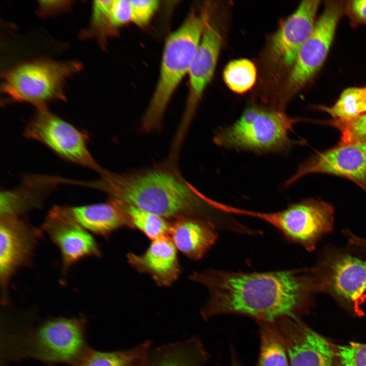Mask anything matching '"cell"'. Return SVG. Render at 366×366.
Segmentation results:
<instances>
[{"label":"cell","instance_id":"obj_1","mask_svg":"<svg viewBox=\"0 0 366 366\" xmlns=\"http://www.w3.org/2000/svg\"><path fill=\"white\" fill-rule=\"evenodd\" d=\"M190 279L209 291L200 312L205 320L222 314L270 323L298 319L312 295L320 292L314 266L264 272L208 269L194 272Z\"/></svg>","mask_w":366,"mask_h":366},{"label":"cell","instance_id":"obj_2","mask_svg":"<svg viewBox=\"0 0 366 366\" xmlns=\"http://www.w3.org/2000/svg\"><path fill=\"white\" fill-rule=\"evenodd\" d=\"M167 165L127 173L103 168L100 177L85 186L106 193L109 200L134 206L170 222L182 218L207 221L216 227L222 213L210 205L206 196L191 187L175 168Z\"/></svg>","mask_w":366,"mask_h":366},{"label":"cell","instance_id":"obj_3","mask_svg":"<svg viewBox=\"0 0 366 366\" xmlns=\"http://www.w3.org/2000/svg\"><path fill=\"white\" fill-rule=\"evenodd\" d=\"M207 17L191 13L167 38L155 92L144 113L141 127L146 132L157 130L169 101L189 69L200 44Z\"/></svg>","mask_w":366,"mask_h":366},{"label":"cell","instance_id":"obj_4","mask_svg":"<svg viewBox=\"0 0 366 366\" xmlns=\"http://www.w3.org/2000/svg\"><path fill=\"white\" fill-rule=\"evenodd\" d=\"M306 120L281 110L250 106L234 123L217 130L213 140L226 149L285 153L297 143L289 137L293 126Z\"/></svg>","mask_w":366,"mask_h":366},{"label":"cell","instance_id":"obj_5","mask_svg":"<svg viewBox=\"0 0 366 366\" xmlns=\"http://www.w3.org/2000/svg\"><path fill=\"white\" fill-rule=\"evenodd\" d=\"M82 67L77 61L37 59L18 64L2 76V92L12 100L31 104L37 109L65 100L66 80Z\"/></svg>","mask_w":366,"mask_h":366},{"label":"cell","instance_id":"obj_6","mask_svg":"<svg viewBox=\"0 0 366 366\" xmlns=\"http://www.w3.org/2000/svg\"><path fill=\"white\" fill-rule=\"evenodd\" d=\"M242 216L260 219L278 229L288 241L301 246L308 252L315 250L323 237L334 225L333 206L318 198H309L275 212L243 209Z\"/></svg>","mask_w":366,"mask_h":366},{"label":"cell","instance_id":"obj_7","mask_svg":"<svg viewBox=\"0 0 366 366\" xmlns=\"http://www.w3.org/2000/svg\"><path fill=\"white\" fill-rule=\"evenodd\" d=\"M320 292L350 304L358 315L366 300V261L348 251L327 245L314 265Z\"/></svg>","mask_w":366,"mask_h":366},{"label":"cell","instance_id":"obj_8","mask_svg":"<svg viewBox=\"0 0 366 366\" xmlns=\"http://www.w3.org/2000/svg\"><path fill=\"white\" fill-rule=\"evenodd\" d=\"M26 138L43 144L62 159L99 173L102 169L88 148L89 136L49 111L37 109L25 127Z\"/></svg>","mask_w":366,"mask_h":366},{"label":"cell","instance_id":"obj_9","mask_svg":"<svg viewBox=\"0 0 366 366\" xmlns=\"http://www.w3.org/2000/svg\"><path fill=\"white\" fill-rule=\"evenodd\" d=\"M345 3L328 1L307 41L300 48L289 78V85L297 90L309 82L324 63L333 41Z\"/></svg>","mask_w":366,"mask_h":366},{"label":"cell","instance_id":"obj_10","mask_svg":"<svg viewBox=\"0 0 366 366\" xmlns=\"http://www.w3.org/2000/svg\"><path fill=\"white\" fill-rule=\"evenodd\" d=\"M313 173H324L350 180L366 193V142L339 144L301 163L284 183L287 187Z\"/></svg>","mask_w":366,"mask_h":366},{"label":"cell","instance_id":"obj_11","mask_svg":"<svg viewBox=\"0 0 366 366\" xmlns=\"http://www.w3.org/2000/svg\"><path fill=\"white\" fill-rule=\"evenodd\" d=\"M222 43V38L218 29L207 22L189 69L190 90L182 117L173 140L176 146H181L204 90L214 74Z\"/></svg>","mask_w":366,"mask_h":366},{"label":"cell","instance_id":"obj_12","mask_svg":"<svg viewBox=\"0 0 366 366\" xmlns=\"http://www.w3.org/2000/svg\"><path fill=\"white\" fill-rule=\"evenodd\" d=\"M41 232L19 217H0V286L4 299L12 276L30 261Z\"/></svg>","mask_w":366,"mask_h":366},{"label":"cell","instance_id":"obj_13","mask_svg":"<svg viewBox=\"0 0 366 366\" xmlns=\"http://www.w3.org/2000/svg\"><path fill=\"white\" fill-rule=\"evenodd\" d=\"M42 229L60 251L65 269L86 257L101 256L100 247L88 231L74 220L65 206L49 211Z\"/></svg>","mask_w":366,"mask_h":366},{"label":"cell","instance_id":"obj_14","mask_svg":"<svg viewBox=\"0 0 366 366\" xmlns=\"http://www.w3.org/2000/svg\"><path fill=\"white\" fill-rule=\"evenodd\" d=\"M32 353L50 362L79 359L84 350L83 324L81 319L59 318L47 322L36 333Z\"/></svg>","mask_w":366,"mask_h":366},{"label":"cell","instance_id":"obj_15","mask_svg":"<svg viewBox=\"0 0 366 366\" xmlns=\"http://www.w3.org/2000/svg\"><path fill=\"white\" fill-rule=\"evenodd\" d=\"M285 343L290 366H334L336 352L323 337L298 319L276 323Z\"/></svg>","mask_w":366,"mask_h":366},{"label":"cell","instance_id":"obj_16","mask_svg":"<svg viewBox=\"0 0 366 366\" xmlns=\"http://www.w3.org/2000/svg\"><path fill=\"white\" fill-rule=\"evenodd\" d=\"M320 1H303L280 25L270 46L272 57L286 66H293L297 54L312 34Z\"/></svg>","mask_w":366,"mask_h":366},{"label":"cell","instance_id":"obj_17","mask_svg":"<svg viewBox=\"0 0 366 366\" xmlns=\"http://www.w3.org/2000/svg\"><path fill=\"white\" fill-rule=\"evenodd\" d=\"M127 258L133 267L149 274L159 286H171L181 272L177 249L169 236L152 240L142 254L129 253Z\"/></svg>","mask_w":366,"mask_h":366},{"label":"cell","instance_id":"obj_18","mask_svg":"<svg viewBox=\"0 0 366 366\" xmlns=\"http://www.w3.org/2000/svg\"><path fill=\"white\" fill-rule=\"evenodd\" d=\"M217 229L198 219L182 218L171 222L169 236L176 249L191 259L202 258L215 244Z\"/></svg>","mask_w":366,"mask_h":366},{"label":"cell","instance_id":"obj_19","mask_svg":"<svg viewBox=\"0 0 366 366\" xmlns=\"http://www.w3.org/2000/svg\"><path fill=\"white\" fill-rule=\"evenodd\" d=\"M54 187L48 175H24L19 186L1 192L0 217H19L30 209L40 207Z\"/></svg>","mask_w":366,"mask_h":366},{"label":"cell","instance_id":"obj_20","mask_svg":"<svg viewBox=\"0 0 366 366\" xmlns=\"http://www.w3.org/2000/svg\"><path fill=\"white\" fill-rule=\"evenodd\" d=\"M71 217L88 231L103 236L123 228H132L129 218L116 203H105L65 206Z\"/></svg>","mask_w":366,"mask_h":366},{"label":"cell","instance_id":"obj_21","mask_svg":"<svg viewBox=\"0 0 366 366\" xmlns=\"http://www.w3.org/2000/svg\"><path fill=\"white\" fill-rule=\"evenodd\" d=\"M208 354L196 337L149 350L143 366H206Z\"/></svg>","mask_w":366,"mask_h":366},{"label":"cell","instance_id":"obj_22","mask_svg":"<svg viewBox=\"0 0 366 366\" xmlns=\"http://www.w3.org/2000/svg\"><path fill=\"white\" fill-rule=\"evenodd\" d=\"M151 348V342L147 341L125 350L88 351L78 359L76 366H143Z\"/></svg>","mask_w":366,"mask_h":366},{"label":"cell","instance_id":"obj_23","mask_svg":"<svg viewBox=\"0 0 366 366\" xmlns=\"http://www.w3.org/2000/svg\"><path fill=\"white\" fill-rule=\"evenodd\" d=\"M257 323L260 346L257 366H290L285 343L275 323Z\"/></svg>","mask_w":366,"mask_h":366},{"label":"cell","instance_id":"obj_24","mask_svg":"<svg viewBox=\"0 0 366 366\" xmlns=\"http://www.w3.org/2000/svg\"><path fill=\"white\" fill-rule=\"evenodd\" d=\"M317 109L329 114L333 119L349 120L366 113V86L344 89L331 106H319Z\"/></svg>","mask_w":366,"mask_h":366},{"label":"cell","instance_id":"obj_25","mask_svg":"<svg viewBox=\"0 0 366 366\" xmlns=\"http://www.w3.org/2000/svg\"><path fill=\"white\" fill-rule=\"evenodd\" d=\"M112 202L118 205L127 214L132 229H139L151 240L169 236L171 222L134 206Z\"/></svg>","mask_w":366,"mask_h":366},{"label":"cell","instance_id":"obj_26","mask_svg":"<svg viewBox=\"0 0 366 366\" xmlns=\"http://www.w3.org/2000/svg\"><path fill=\"white\" fill-rule=\"evenodd\" d=\"M223 79L233 92L242 94L250 90L257 79V68L254 63L247 58H239L229 62L223 71Z\"/></svg>","mask_w":366,"mask_h":366},{"label":"cell","instance_id":"obj_27","mask_svg":"<svg viewBox=\"0 0 366 366\" xmlns=\"http://www.w3.org/2000/svg\"><path fill=\"white\" fill-rule=\"evenodd\" d=\"M112 0L95 1L92 5L89 26L82 33L84 38H92L101 44L113 32L111 28L109 13Z\"/></svg>","mask_w":366,"mask_h":366},{"label":"cell","instance_id":"obj_28","mask_svg":"<svg viewBox=\"0 0 366 366\" xmlns=\"http://www.w3.org/2000/svg\"><path fill=\"white\" fill-rule=\"evenodd\" d=\"M323 124L338 130L341 133L339 144L366 142V113L349 120L331 119Z\"/></svg>","mask_w":366,"mask_h":366},{"label":"cell","instance_id":"obj_29","mask_svg":"<svg viewBox=\"0 0 366 366\" xmlns=\"http://www.w3.org/2000/svg\"><path fill=\"white\" fill-rule=\"evenodd\" d=\"M339 366H366V344L354 342L338 346Z\"/></svg>","mask_w":366,"mask_h":366},{"label":"cell","instance_id":"obj_30","mask_svg":"<svg viewBox=\"0 0 366 366\" xmlns=\"http://www.w3.org/2000/svg\"><path fill=\"white\" fill-rule=\"evenodd\" d=\"M159 2L157 0L130 1L132 21L140 26L146 25L158 9Z\"/></svg>","mask_w":366,"mask_h":366},{"label":"cell","instance_id":"obj_31","mask_svg":"<svg viewBox=\"0 0 366 366\" xmlns=\"http://www.w3.org/2000/svg\"><path fill=\"white\" fill-rule=\"evenodd\" d=\"M109 20L113 32L117 27L132 21V10L130 1L112 0Z\"/></svg>","mask_w":366,"mask_h":366},{"label":"cell","instance_id":"obj_32","mask_svg":"<svg viewBox=\"0 0 366 366\" xmlns=\"http://www.w3.org/2000/svg\"><path fill=\"white\" fill-rule=\"evenodd\" d=\"M344 12L353 26L366 25V0L345 2Z\"/></svg>","mask_w":366,"mask_h":366},{"label":"cell","instance_id":"obj_33","mask_svg":"<svg viewBox=\"0 0 366 366\" xmlns=\"http://www.w3.org/2000/svg\"><path fill=\"white\" fill-rule=\"evenodd\" d=\"M71 1H39L38 13L41 16L56 15L69 10Z\"/></svg>","mask_w":366,"mask_h":366},{"label":"cell","instance_id":"obj_34","mask_svg":"<svg viewBox=\"0 0 366 366\" xmlns=\"http://www.w3.org/2000/svg\"><path fill=\"white\" fill-rule=\"evenodd\" d=\"M230 366H241L238 361L234 353H232V360Z\"/></svg>","mask_w":366,"mask_h":366},{"label":"cell","instance_id":"obj_35","mask_svg":"<svg viewBox=\"0 0 366 366\" xmlns=\"http://www.w3.org/2000/svg\"><path fill=\"white\" fill-rule=\"evenodd\" d=\"M364 246L365 248L366 249V238L364 239Z\"/></svg>","mask_w":366,"mask_h":366}]
</instances>
